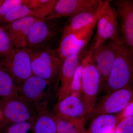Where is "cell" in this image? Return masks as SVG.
Returning <instances> with one entry per match:
<instances>
[{
	"label": "cell",
	"instance_id": "52a82bcc",
	"mask_svg": "<svg viewBox=\"0 0 133 133\" xmlns=\"http://www.w3.org/2000/svg\"><path fill=\"white\" fill-rule=\"evenodd\" d=\"M57 19H39L32 24L26 41V48L34 49L50 48L59 31Z\"/></svg>",
	"mask_w": 133,
	"mask_h": 133
},
{
	"label": "cell",
	"instance_id": "6da1fadb",
	"mask_svg": "<svg viewBox=\"0 0 133 133\" xmlns=\"http://www.w3.org/2000/svg\"><path fill=\"white\" fill-rule=\"evenodd\" d=\"M55 83L32 75L19 87V92L37 112L52 111L55 98L58 99V85Z\"/></svg>",
	"mask_w": 133,
	"mask_h": 133
},
{
	"label": "cell",
	"instance_id": "277c9868",
	"mask_svg": "<svg viewBox=\"0 0 133 133\" xmlns=\"http://www.w3.org/2000/svg\"><path fill=\"white\" fill-rule=\"evenodd\" d=\"M101 84L100 74L93 60L91 48L84 57L82 74V98L89 113L92 112L97 104Z\"/></svg>",
	"mask_w": 133,
	"mask_h": 133
},
{
	"label": "cell",
	"instance_id": "d6986e66",
	"mask_svg": "<svg viewBox=\"0 0 133 133\" xmlns=\"http://www.w3.org/2000/svg\"><path fill=\"white\" fill-rule=\"evenodd\" d=\"M57 122L51 111L39 112L33 121V133H57Z\"/></svg>",
	"mask_w": 133,
	"mask_h": 133
},
{
	"label": "cell",
	"instance_id": "603a6c76",
	"mask_svg": "<svg viewBox=\"0 0 133 133\" xmlns=\"http://www.w3.org/2000/svg\"><path fill=\"white\" fill-rule=\"evenodd\" d=\"M84 57L76 70L65 97L69 95H75L82 97V74L84 65Z\"/></svg>",
	"mask_w": 133,
	"mask_h": 133
},
{
	"label": "cell",
	"instance_id": "8fae6325",
	"mask_svg": "<svg viewBox=\"0 0 133 133\" xmlns=\"http://www.w3.org/2000/svg\"><path fill=\"white\" fill-rule=\"evenodd\" d=\"M112 40L103 43L97 48L92 49L93 60L101 77V85H105L108 78L116 58L119 44Z\"/></svg>",
	"mask_w": 133,
	"mask_h": 133
},
{
	"label": "cell",
	"instance_id": "f546056e",
	"mask_svg": "<svg viewBox=\"0 0 133 133\" xmlns=\"http://www.w3.org/2000/svg\"><path fill=\"white\" fill-rule=\"evenodd\" d=\"M3 0H0V6L2 4L3 2Z\"/></svg>",
	"mask_w": 133,
	"mask_h": 133
},
{
	"label": "cell",
	"instance_id": "30bf717a",
	"mask_svg": "<svg viewBox=\"0 0 133 133\" xmlns=\"http://www.w3.org/2000/svg\"><path fill=\"white\" fill-rule=\"evenodd\" d=\"M133 96V87H128L108 94L95 106L92 112L96 116L121 112L127 107Z\"/></svg>",
	"mask_w": 133,
	"mask_h": 133
},
{
	"label": "cell",
	"instance_id": "ffe728a7",
	"mask_svg": "<svg viewBox=\"0 0 133 133\" xmlns=\"http://www.w3.org/2000/svg\"><path fill=\"white\" fill-rule=\"evenodd\" d=\"M20 95L19 87L7 71L0 65V99L3 101Z\"/></svg>",
	"mask_w": 133,
	"mask_h": 133
},
{
	"label": "cell",
	"instance_id": "8992f818",
	"mask_svg": "<svg viewBox=\"0 0 133 133\" xmlns=\"http://www.w3.org/2000/svg\"><path fill=\"white\" fill-rule=\"evenodd\" d=\"M28 48L15 49L7 58L0 63L10 74L16 85L20 87L33 75L30 52Z\"/></svg>",
	"mask_w": 133,
	"mask_h": 133
},
{
	"label": "cell",
	"instance_id": "7a4b0ae2",
	"mask_svg": "<svg viewBox=\"0 0 133 133\" xmlns=\"http://www.w3.org/2000/svg\"><path fill=\"white\" fill-rule=\"evenodd\" d=\"M133 85V58L131 51L123 43L119 44L114 64L105 85L108 94Z\"/></svg>",
	"mask_w": 133,
	"mask_h": 133
},
{
	"label": "cell",
	"instance_id": "d4e9b609",
	"mask_svg": "<svg viewBox=\"0 0 133 133\" xmlns=\"http://www.w3.org/2000/svg\"><path fill=\"white\" fill-rule=\"evenodd\" d=\"M33 121L7 124L3 127L0 133H33Z\"/></svg>",
	"mask_w": 133,
	"mask_h": 133
},
{
	"label": "cell",
	"instance_id": "5b68a950",
	"mask_svg": "<svg viewBox=\"0 0 133 133\" xmlns=\"http://www.w3.org/2000/svg\"><path fill=\"white\" fill-rule=\"evenodd\" d=\"M107 2L97 20V30L94 42L91 48L95 49L103 43L112 40L118 43H122L120 37L119 24L116 9Z\"/></svg>",
	"mask_w": 133,
	"mask_h": 133
},
{
	"label": "cell",
	"instance_id": "3957f363",
	"mask_svg": "<svg viewBox=\"0 0 133 133\" xmlns=\"http://www.w3.org/2000/svg\"><path fill=\"white\" fill-rule=\"evenodd\" d=\"M30 58L33 75L47 81L57 82L64 60L57 49H31Z\"/></svg>",
	"mask_w": 133,
	"mask_h": 133
},
{
	"label": "cell",
	"instance_id": "cb8c5ba5",
	"mask_svg": "<svg viewBox=\"0 0 133 133\" xmlns=\"http://www.w3.org/2000/svg\"><path fill=\"white\" fill-rule=\"evenodd\" d=\"M15 48L3 27H0V63L7 58Z\"/></svg>",
	"mask_w": 133,
	"mask_h": 133
},
{
	"label": "cell",
	"instance_id": "5bb4252c",
	"mask_svg": "<svg viewBox=\"0 0 133 133\" xmlns=\"http://www.w3.org/2000/svg\"><path fill=\"white\" fill-rule=\"evenodd\" d=\"M101 1L100 0H57L52 11L46 19L72 17L83 11L90 9Z\"/></svg>",
	"mask_w": 133,
	"mask_h": 133
},
{
	"label": "cell",
	"instance_id": "f1b7e54d",
	"mask_svg": "<svg viewBox=\"0 0 133 133\" xmlns=\"http://www.w3.org/2000/svg\"><path fill=\"white\" fill-rule=\"evenodd\" d=\"M3 120V117L2 113L1 108H0V121H2ZM0 122H1V121H0Z\"/></svg>",
	"mask_w": 133,
	"mask_h": 133
},
{
	"label": "cell",
	"instance_id": "7c38bea8",
	"mask_svg": "<svg viewBox=\"0 0 133 133\" xmlns=\"http://www.w3.org/2000/svg\"><path fill=\"white\" fill-rule=\"evenodd\" d=\"M119 21L121 41L130 50H133V0L112 1Z\"/></svg>",
	"mask_w": 133,
	"mask_h": 133
},
{
	"label": "cell",
	"instance_id": "9a60e30c",
	"mask_svg": "<svg viewBox=\"0 0 133 133\" xmlns=\"http://www.w3.org/2000/svg\"><path fill=\"white\" fill-rule=\"evenodd\" d=\"M39 19L33 17H27L12 22L3 27L15 48H26V41L31 26Z\"/></svg>",
	"mask_w": 133,
	"mask_h": 133
},
{
	"label": "cell",
	"instance_id": "e0dca14e",
	"mask_svg": "<svg viewBox=\"0 0 133 133\" xmlns=\"http://www.w3.org/2000/svg\"><path fill=\"white\" fill-rule=\"evenodd\" d=\"M82 51L78 55L65 58L62 64L57 82H60L58 92L57 101L65 97L76 70L85 55Z\"/></svg>",
	"mask_w": 133,
	"mask_h": 133
},
{
	"label": "cell",
	"instance_id": "2e32d148",
	"mask_svg": "<svg viewBox=\"0 0 133 133\" xmlns=\"http://www.w3.org/2000/svg\"><path fill=\"white\" fill-rule=\"evenodd\" d=\"M108 1H101L99 4L88 10L70 17L62 30V36L90 26L97 21Z\"/></svg>",
	"mask_w": 133,
	"mask_h": 133
},
{
	"label": "cell",
	"instance_id": "44dd1931",
	"mask_svg": "<svg viewBox=\"0 0 133 133\" xmlns=\"http://www.w3.org/2000/svg\"><path fill=\"white\" fill-rule=\"evenodd\" d=\"M56 117L57 122V133H87L85 127V119L69 121L58 116Z\"/></svg>",
	"mask_w": 133,
	"mask_h": 133
},
{
	"label": "cell",
	"instance_id": "9c48e42d",
	"mask_svg": "<svg viewBox=\"0 0 133 133\" xmlns=\"http://www.w3.org/2000/svg\"><path fill=\"white\" fill-rule=\"evenodd\" d=\"M2 102L3 125L33 121L38 113L21 95Z\"/></svg>",
	"mask_w": 133,
	"mask_h": 133
},
{
	"label": "cell",
	"instance_id": "4316f807",
	"mask_svg": "<svg viewBox=\"0 0 133 133\" xmlns=\"http://www.w3.org/2000/svg\"><path fill=\"white\" fill-rule=\"evenodd\" d=\"M114 133H133V116L120 122L114 129Z\"/></svg>",
	"mask_w": 133,
	"mask_h": 133
},
{
	"label": "cell",
	"instance_id": "ac0fdd59",
	"mask_svg": "<svg viewBox=\"0 0 133 133\" xmlns=\"http://www.w3.org/2000/svg\"><path fill=\"white\" fill-rule=\"evenodd\" d=\"M120 121L119 113L96 116L87 131V133H111Z\"/></svg>",
	"mask_w": 133,
	"mask_h": 133
},
{
	"label": "cell",
	"instance_id": "83f0119b",
	"mask_svg": "<svg viewBox=\"0 0 133 133\" xmlns=\"http://www.w3.org/2000/svg\"><path fill=\"white\" fill-rule=\"evenodd\" d=\"M119 114L120 121L124 119L133 116V96L128 105Z\"/></svg>",
	"mask_w": 133,
	"mask_h": 133
},
{
	"label": "cell",
	"instance_id": "ba28073f",
	"mask_svg": "<svg viewBox=\"0 0 133 133\" xmlns=\"http://www.w3.org/2000/svg\"><path fill=\"white\" fill-rule=\"evenodd\" d=\"M97 21L79 30L62 36L57 50L63 60L83 51L91 38Z\"/></svg>",
	"mask_w": 133,
	"mask_h": 133
},
{
	"label": "cell",
	"instance_id": "4dcf8cb0",
	"mask_svg": "<svg viewBox=\"0 0 133 133\" xmlns=\"http://www.w3.org/2000/svg\"><path fill=\"white\" fill-rule=\"evenodd\" d=\"M131 53H132V56L133 58V50H131Z\"/></svg>",
	"mask_w": 133,
	"mask_h": 133
},
{
	"label": "cell",
	"instance_id": "484cf974",
	"mask_svg": "<svg viewBox=\"0 0 133 133\" xmlns=\"http://www.w3.org/2000/svg\"><path fill=\"white\" fill-rule=\"evenodd\" d=\"M24 0H3L0 6V20L9 12L20 5H23Z\"/></svg>",
	"mask_w": 133,
	"mask_h": 133
},
{
	"label": "cell",
	"instance_id": "4fadbf2b",
	"mask_svg": "<svg viewBox=\"0 0 133 133\" xmlns=\"http://www.w3.org/2000/svg\"><path fill=\"white\" fill-rule=\"evenodd\" d=\"M56 116L69 121L85 119L90 113L82 97L69 95L57 101L52 111Z\"/></svg>",
	"mask_w": 133,
	"mask_h": 133
},
{
	"label": "cell",
	"instance_id": "7402d4cb",
	"mask_svg": "<svg viewBox=\"0 0 133 133\" xmlns=\"http://www.w3.org/2000/svg\"><path fill=\"white\" fill-rule=\"evenodd\" d=\"M27 17H34V12L23 4L5 15L0 20V23L6 25L12 22Z\"/></svg>",
	"mask_w": 133,
	"mask_h": 133
}]
</instances>
